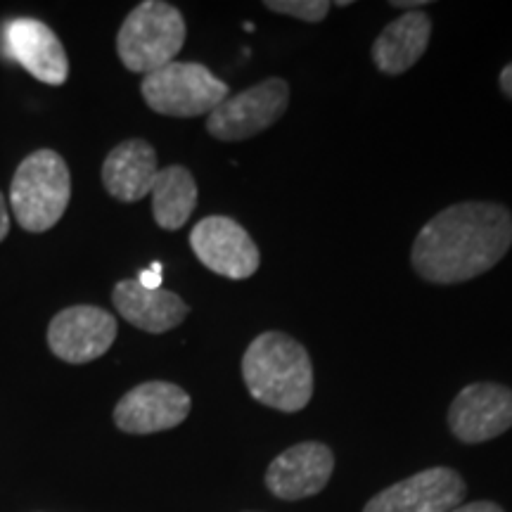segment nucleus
<instances>
[{
  "mask_svg": "<svg viewBox=\"0 0 512 512\" xmlns=\"http://www.w3.org/2000/svg\"><path fill=\"white\" fill-rule=\"evenodd\" d=\"M512 245V214L494 202H460L422 226L413 268L427 283L456 285L491 271Z\"/></svg>",
  "mask_w": 512,
  "mask_h": 512,
  "instance_id": "f257e3e1",
  "label": "nucleus"
},
{
  "mask_svg": "<svg viewBox=\"0 0 512 512\" xmlns=\"http://www.w3.org/2000/svg\"><path fill=\"white\" fill-rule=\"evenodd\" d=\"M242 377L252 399L283 413H297L313 396V366L302 342L271 330L249 344Z\"/></svg>",
  "mask_w": 512,
  "mask_h": 512,
  "instance_id": "f03ea898",
  "label": "nucleus"
},
{
  "mask_svg": "<svg viewBox=\"0 0 512 512\" xmlns=\"http://www.w3.org/2000/svg\"><path fill=\"white\" fill-rule=\"evenodd\" d=\"M72 200V174L55 150H36L19 162L10 185V207L19 226L29 233H46Z\"/></svg>",
  "mask_w": 512,
  "mask_h": 512,
  "instance_id": "7ed1b4c3",
  "label": "nucleus"
},
{
  "mask_svg": "<svg viewBox=\"0 0 512 512\" xmlns=\"http://www.w3.org/2000/svg\"><path fill=\"white\" fill-rule=\"evenodd\" d=\"M185 43L181 10L162 0H145L128 12L117 34V53L133 74H152L176 62Z\"/></svg>",
  "mask_w": 512,
  "mask_h": 512,
  "instance_id": "20e7f679",
  "label": "nucleus"
},
{
  "mask_svg": "<svg viewBox=\"0 0 512 512\" xmlns=\"http://www.w3.org/2000/svg\"><path fill=\"white\" fill-rule=\"evenodd\" d=\"M140 93L152 112L164 117H200L228 100V86L197 62H171L145 74Z\"/></svg>",
  "mask_w": 512,
  "mask_h": 512,
  "instance_id": "39448f33",
  "label": "nucleus"
},
{
  "mask_svg": "<svg viewBox=\"0 0 512 512\" xmlns=\"http://www.w3.org/2000/svg\"><path fill=\"white\" fill-rule=\"evenodd\" d=\"M290 105V86L283 79H266L228 100L207 119L209 136L223 143H238L271 128Z\"/></svg>",
  "mask_w": 512,
  "mask_h": 512,
  "instance_id": "423d86ee",
  "label": "nucleus"
},
{
  "mask_svg": "<svg viewBox=\"0 0 512 512\" xmlns=\"http://www.w3.org/2000/svg\"><path fill=\"white\" fill-rule=\"evenodd\" d=\"M190 247L211 273L245 280L259 271L261 254L252 235L228 216H207L192 228Z\"/></svg>",
  "mask_w": 512,
  "mask_h": 512,
  "instance_id": "0eeeda50",
  "label": "nucleus"
},
{
  "mask_svg": "<svg viewBox=\"0 0 512 512\" xmlns=\"http://www.w3.org/2000/svg\"><path fill=\"white\" fill-rule=\"evenodd\" d=\"M117 339V318L98 306H69L48 325V347L64 363H91L105 356Z\"/></svg>",
  "mask_w": 512,
  "mask_h": 512,
  "instance_id": "6e6552de",
  "label": "nucleus"
},
{
  "mask_svg": "<svg viewBox=\"0 0 512 512\" xmlns=\"http://www.w3.org/2000/svg\"><path fill=\"white\" fill-rule=\"evenodd\" d=\"M190 408V396L178 384L143 382L121 396L114 408V425L126 434L166 432L181 425Z\"/></svg>",
  "mask_w": 512,
  "mask_h": 512,
  "instance_id": "1a4fd4ad",
  "label": "nucleus"
},
{
  "mask_svg": "<svg viewBox=\"0 0 512 512\" xmlns=\"http://www.w3.org/2000/svg\"><path fill=\"white\" fill-rule=\"evenodd\" d=\"M448 427L463 444L501 437L512 427V389L494 382H477L460 389L448 408Z\"/></svg>",
  "mask_w": 512,
  "mask_h": 512,
  "instance_id": "9d476101",
  "label": "nucleus"
},
{
  "mask_svg": "<svg viewBox=\"0 0 512 512\" xmlns=\"http://www.w3.org/2000/svg\"><path fill=\"white\" fill-rule=\"evenodd\" d=\"M465 482L451 467H430L370 498L363 512H448L463 505Z\"/></svg>",
  "mask_w": 512,
  "mask_h": 512,
  "instance_id": "9b49d317",
  "label": "nucleus"
},
{
  "mask_svg": "<svg viewBox=\"0 0 512 512\" xmlns=\"http://www.w3.org/2000/svg\"><path fill=\"white\" fill-rule=\"evenodd\" d=\"M332 470L335 456L330 448L320 441H304L290 446L268 465L266 486L283 501H302L328 486Z\"/></svg>",
  "mask_w": 512,
  "mask_h": 512,
  "instance_id": "f8f14e48",
  "label": "nucleus"
},
{
  "mask_svg": "<svg viewBox=\"0 0 512 512\" xmlns=\"http://www.w3.org/2000/svg\"><path fill=\"white\" fill-rule=\"evenodd\" d=\"M5 46L34 79L48 86H62L67 81L69 57L48 24L31 17L12 19L5 27Z\"/></svg>",
  "mask_w": 512,
  "mask_h": 512,
  "instance_id": "ddd939ff",
  "label": "nucleus"
},
{
  "mask_svg": "<svg viewBox=\"0 0 512 512\" xmlns=\"http://www.w3.org/2000/svg\"><path fill=\"white\" fill-rule=\"evenodd\" d=\"M114 309L119 316L136 325L138 330L164 335V332L178 328L188 316V304L169 290H147L138 283V278L119 280L112 292Z\"/></svg>",
  "mask_w": 512,
  "mask_h": 512,
  "instance_id": "4468645a",
  "label": "nucleus"
},
{
  "mask_svg": "<svg viewBox=\"0 0 512 512\" xmlns=\"http://www.w3.org/2000/svg\"><path fill=\"white\" fill-rule=\"evenodd\" d=\"M159 174L155 147L133 138L119 143L102 164V185L119 202H140L152 192Z\"/></svg>",
  "mask_w": 512,
  "mask_h": 512,
  "instance_id": "2eb2a0df",
  "label": "nucleus"
},
{
  "mask_svg": "<svg viewBox=\"0 0 512 512\" xmlns=\"http://www.w3.org/2000/svg\"><path fill=\"white\" fill-rule=\"evenodd\" d=\"M432 36L427 12H403L380 31L373 43V62L382 74H403L425 55Z\"/></svg>",
  "mask_w": 512,
  "mask_h": 512,
  "instance_id": "dca6fc26",
  "label": "nucleus"
},
{
  "mask_svg": "<svg viewBox=\"0 0 512 512\" xmlns=\"http://www.w3.org/2000/svg\"><path fill=\"white\" fill-rule=\"evenodd\" d=\"M150 195L152 216L164 230L183 228L197 207V183L181 164L159 169Z\"/></svg>",
  "mask_w": 512,
  "mask_h": 512,
  "instance_id": "f3484780",
  "label": "nucleus"
},
{
  "mask_svg": "<svg viewBox=\"0 0 512 512\" xmlns=\"http://www.w3.org/2000/svg\"><path fill=\"white\" fill-rule=\"evenodd\" d=\"M264 5L266 10L304 19V22H320V19L328 17L332 8L328 0H266Z\"/></svg>",
  "mask_w": 512,
  "mask_h": 512,
  "instance_id": "a211bd4d",
  "label": "nucleus"
},
{
  "mask_svg": "<svg viewBox=\"0 0 512 512\" xmlns=\"http://www.w3.org/2000/svg\"><path fill=\"white\" fill-rule=\"evenodd\" d=\"M162 264L159 261H155L150 268H145V271H140L138 275V283L147 287V290H159L162 287Z\"/></svg>",
  "mask_w": 512,
  "mask_h": 512,
  "instance_id": "6ab92c4d",
  "label": "nucleus"
},
{
  "mask_svg": "<svg viewBox=\"0 0 512 512\" xmlns=\"http://www.w3.org/2000/svg\"><path fill=\"white\" fill-rule=\"evenodd\" d=\"M448 512H503V508H498V505L491 501H477V503L458 505V508H453Z\"/></svg>",
  "mask_w": 512,
  "mask_h": 512,
  "instance_id": "aec40b11",
  "label": "nucleus"
},
{
  "mask_svg": "<svg viewBox=\"0 0 512 512\" xmlns=\"http://www.w3.org/2000/svg\"><path fill=\"white\" fill-rule=\"evenodd\" d=\"M10 233V216H8V204H5L3 192H0V242L8 238Z\"/></svg>",
  "mask_w": 512,
  "mask_h": 512,
  "instance_id": "412c9836",
  "label": "nucleus"
},
{
  "mask_svg": "<svg viewBox=\"0 0 512 512\" xmlns=\"http://www.w3.org/2000/svg\"><path fill=\"white\" fill-rule=\"evenodd\" d=\"M498 83H501V91L508 95V98H512V62L505 64L503 72H501V79H498Z\"/></svg>",
  "mask_w": 512,
  "mask_h": 512,
  "instance_id": "4be33fe9",
  "label": "nucleus"
},
{
  "mask_svg": "<svg viewBox=\"0 0 512 512\" xmlns=\"http://www.w3.org/2000/svg\"><path fill=\"white\" fill-rule=\"evenodd\" d=\"M394 8H403V10H415V8H425L427 0H394Z\"/></svg>",
  "mask_w": 512,
  "mask_h": 512,
  "instance_id": "5701e85b",
  "label": "nucleus"
}]
</instances>
